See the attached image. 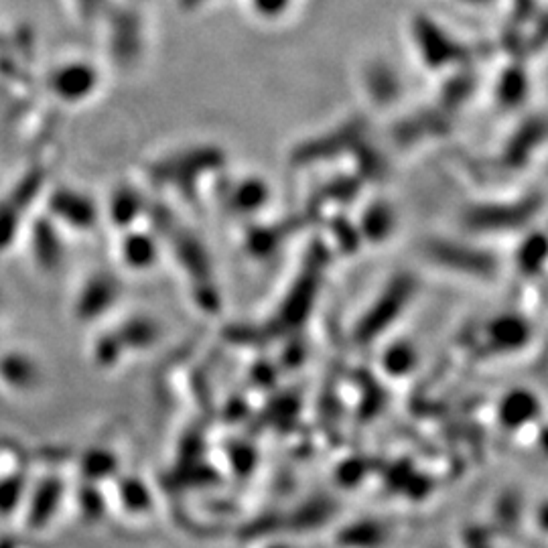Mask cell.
<instances>
[{"label":"cell","instance_id":"obj_2","mask_svg":"<svg viewBox=\"0 0 548 548\" xmlns=\"http://www.w3.org/2000/svg\"><path fill=\"white\" fill-rule=\"evenodd\" d=\"M390 528L382 520L364 518L350 522L337 532L341 548H384L390 542Z\"/></svg>","mask_w":548,"mask_h":548},{"label":"cell","instance_id":"obj_1","mask_svg":"<svg viewBox=\"0 0 548 548\" xmlns=\"http://www.w3.org/2000/svg\"><path fill=\"white\" fill-rule=\"evenodd\" d=\"M540 410L542 406L534 392L512 390L500 400L498 421L508 431H522L540 419Z\"/></svg>","mask_w":548,"mask_h":548},{"label":"cell","instance_id":"obj_6","mask_svg":"<svg viewBox=\"0 0 548 548\" xmlns=\"http://www.w3.org/2000/svg\"><path fill=\"white\" fill-rule=\"evenodd\" d=\"M82 510L88 516H98L102 512V498L98 492H82Z\"/></svg>","mask_w":548,"mask_h":548},{"label":"cell","instance_id":"obj_9","mask_svg":"<svg viewBox=\"0 0 548 548\" xmlns=\"http://www.w3.org/2000/svg\"><path fill=\"white\" fill-rule=\"evenodd\" d=\"M0 548H15V542H0Z\"/></svg>","mask_w":548,"mask_h":548},{"label":"cell","instance_id":"obj_3","mask_svg":"<svg viewBox=\"0 0 548 548\" xmlns=\"http://www.w3.org/2000/svg\"><path fill=\"white\" fill-rule=\"evenodd\" d=\"M63 496V486L55 479H47L39 486L31 500V512H29V522L33 528H43L51 516L55 514L59 502Z\"/></svg>","mask_w":548,"mask_h":548},{"label":"cell","instance_id":"obj_5","mask_svg":"<svg viewBox=\"0 0 548 548\" xmlns=\"http://www.w3.org/2000/svg\"><path fill=\"white\" fill-rule=\"evenodd\" d=\"M23 498V482L17 477H9L5 482H0V514L7 516L15 512Z\"/></svg>","mask_w":548,"mask_h":548},{"label":"cell","instance_id":"obj_7","mask_svg":"<svg viewBox=\"0 0 548 548\" xmlns=\"http://www.w3.org/2000/svg\"><path fill=\"white\" fill-rule=\"evenodd\" d=\"M534 522H536V528H538L540 532L548 534V498L542 500V502L536 506Z\"/></svg>","mask_w":548,"mask_h":548},{"label":"cell","instance_id":"obj_4","mask_svg":"<svg viewBox=\"0 0 548 548\" xmlns=\"http://www.w3.org/2000/svg\"><path fill=\"white\" fill-rule=\"evenodd\" d=\"M120 500L132 512H145L151 506V496L141 482H126L120 488Z\"/></svg>","mask_w":548,"mask_h":548},{"label":"cell","instance_id":"obj_8","mask_svg":"<svg viewBox=\"0 0 548 548\" xmlns=\"http://www.w3.org/2000/svg\"><path fill=\"white\" fill-rule=\"evenodd\" d=\"M264 548H297V546L291 544V542H270Z\"/></svg>","mask_w":548,"mask_h":548}]
</instances>
